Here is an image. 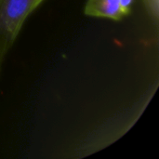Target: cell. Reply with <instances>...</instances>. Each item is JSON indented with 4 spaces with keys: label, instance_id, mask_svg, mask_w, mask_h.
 Returning <instances> with one entry per match:
<instances>
[{
    "label": "cell",
    "instance_id": "obj_1",
    "mask_svg": "<svg viewBox=\"0 0 159 159\" xmlns=\"http://www.w3.org/2000/svg\"><path fill=\"white\" fill-rule=\"evenodd\" d=\"M36 0H0V72Z\"/></svg>",
    "mask_w": 159,
    "mask_h": 159
},
{
    "label": "cell",
    "instance_id": "obj_2",
    "mask_svg": "<svg viewBox=\"0 0 159 159\" xmlns=\"http://www.w3.org/2000/svg\"><path fill=\"white\" fill-rule=\"evenodd\" d=\"M85 14L113 20H120L126 16L120 0H88L85 6Z\"/></svg>",
    "mask_w": 159,
    "mask_h": 159
},
{
    "label": "cell",
    "instance_id": "obj_3",
    "mask_svg": "<svg viewBox=\"0 0 159 159\" xmlns=\"http://www.w3.org/2000/svg\"><path fill=\"white\" fill-rule=\"evenodd\" d=\"M146 10L153 20L158 21V0H143Z\"/></svg>",
    "mask_w": 159,
    "mask_h": 159
},
{
    "label": "cell",
    "instance_id": "obj_4",
    "mask_svg": "<svg viewBox=\"0 0 159 159\" xmlns=\"http://www.w3.org/2000/svg\"><path fill=\"white\" fill-rule=\"evenodd\" d=\"M133 1L134 0H120V4H121V7L125 12L126 15H128L129 12H130V9H131V6L133 4Z\"/></svg>",
    "mask_w": 159,
    "mask_h": 159
},
{
    "label": "cell",
    "instance_id": "obj_5",
    "mask_svg": "<svg viewBox=\"0 0 159 159\" xmlns=\"http://www.w3.org/2000/svg\"><path fill=\"white\" fill-rule=\"evenodd\" d=\"M43 1H44V0H36V2H35V5H34V8L36 9V8H37V7H39V6L42 4V3H43Z\"/></svg>",
    "mask_w": 159,
    "mask_h": 159
}]
</instances>
